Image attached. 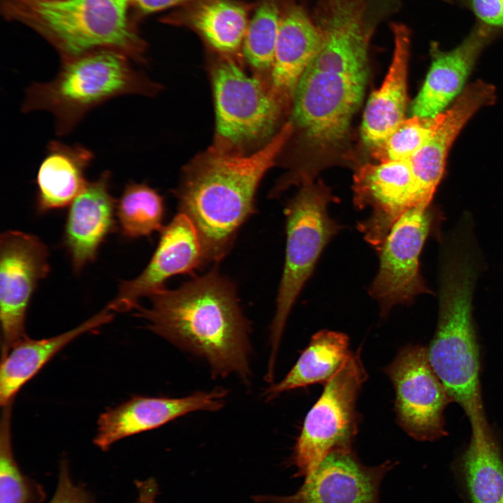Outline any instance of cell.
Listing matches in <instances>:
<instances>
[{"instance_id":"cell-27","label":"cell","mask_w":503,"mask_h":503,"mask_svg":"<svg viewBox=\"0 0 503 503\" xmlns=\"http://www.w3.org/2000/svg\"><path fill=\"white\" fill-rule=\"evenodd\" d=\"M163 198L144 183L126 185L116 205V216L122 235L128 238L149 236L162 228Z\"/></svg>"},{"instance_id":"cell-15","label":"cell","mask_w":503,"mask_h":503,"mask_svg":"<svg viewBox=\"0 0 503 503\" xmlns=\"http://www.w3.org/2000/svg\"><path fill=\"white\" fill-rule=\"evenodd\" d=\"M157 247L146 268L136 278L122 281L116 298L108 305L113 312L139 307V300L164 289L170 277L191 272L205 258L197 231L191 221L179 212L161 230Z\"/></svg>"},{"instance_id":"cell-29","label":"cell","mask_w":503,"mask_h":503,"mask_svg":"<svg viewBox=\"0 0 503 503\" xmlns=\"http://www.w3.org/2000/svg\"><path fill=\"white\" fill-rule=\"evenodd\" d=\"M281 17L274 0H263L249 22L242 49L247 61L258 71H272Z\"/></svg>"},{"instance_id":"cell-28","label":"cell","mask_w":503,"mask_h":503,"mask_svg":"<svg viewBox=\"0 0 503 503\" xmlns=\"http://www.w3.org/2000/svg\"><path fill=\"white\" fill-rule=\"evenodd\" d=\"M11 403L3 407L0 427V503H41L43 487L24 474L16 462L12 446Z\"/></svg>"},{"instance_id":"cell-34","label":"cell","mask_w":503,"mask_h":503,"mask_svg":"<svg viewBox=\"0 0 503 503\" xmlns=\"http://www.w3.org/2000/svg\"><path fill=\"white\" fill-rule=\"evenodd\" d=\"M138 497L136 503H154L157 493L156 482L152 479L137 481Z\"/></svg>"},{"instance_id":"cell-14","label":"cell","mask_w":503,"mask_h":503,"mask_svg":"<svg viewBox=\"0 0 503 503\" xmlns=\"http://www.w3.org/2000/svg\"><path fill=\"white\" fill-rule=\"evenodd\" d=\"M353 189L356 207L371 209L358 228L378 251L396 221L415 207L410 159L361 166L354 175Z\"/></svg>"},{"instance_id":"cell-4","label":"cell","mask_w":503,"mask_h":503,"mask_svg":"<svg viewBox=\"0 0 503 503\" xmlns=\"http://www.w3.org/2000/svg\"><path fill=\"white\" fill-rule=\"evenodd\" d=\"M131 0H5L8 17L45 38L61 61L112 50L138 62L145 44L130 17Z\"/></svg>"},{"instance_id":"cell-31","label":"cell","mask_w":503,"mask_h":503,"mask_svg":"<svg viewBox=\"0 0 503 503\" xmlns=\"http://www.w3.org/2000/svg\"><path fill=\"white\" fill-rule=\"evenodd\" d=\"M48 503H97L94 495L82 484L75 483L68 462H59L58 481L54 493Z\"/></svg>"},{"instance_id":"cell-9","label":"cell","mask_w":503,"mask_h":503,"mask_svg":"<svg viewBox=\"0 0 503 503\" xmlns=\"http://www.w3.org/2000/svg\"><path fill=\"white\" fill-rule=\"evenodd\" d=\"M212 85L218 147L228 150L270 137L282 105L270 85L231 61L214 68Z\"/></svg>"},{"instance_id":"cell-10","label":"cell","mask_w":503,"mask_h":503,"mask_svg":"<svg viewBox=\"0 0 503 503\" xmlns=\"http://www.w3.org/2000/svg\"><path fill=\"white\" fill-rule=\"evenodd\" d=\"M385 372L395 389V414L402 428L420 441L446 435L443 413L453 400L432 369L427 349L403 347Z\"/></svg>"},{"instance_id":"cell-23","label":"cell","mask_w":503,"mask_h":503,"mask_svg":"<svg viewBox=\"0 0 503 503\" xmlns=\"http://www.w3.org/2000/svg\"><path fill=\"white\" fill-rule=\"evenodd\" d=\"M93 152L80 144L51 140L36 175V207L40 213L70 205L88 181L85 172Z\"/></svg>"},{"instance_id":"cell-5","label":"cell","mask_w":503,"mask_h":503,"mask_svg":"<svg viewBox=\"0 0 503 503\" xmlns=\"http://www.w3.org/2000/svg\"><path fill=\"white\" fill-rule=\"evenodd\" d=\"M129 59L115 50H99L61 61L55 78L27 89L22 111L50 112L57 136H64L89 111L111 99L155 94L157 85L135 70Z\"/></svg>"},{"instance_id":"cell-20","label":"cell","mask_w":503,"mask_h":503,"mask_svg":"<svg viewBox=\"0 0 503 503\" xmlns=\"http://www.w3.org/2000/svg\"><path fill=\"white\" fill-rule=\"evenodd\" d=\"M392 29L395 48L391 66L380 88L372 93L363 115L361 136L370 147L406 119L410 33L401 24H394Z\"/></svg>"},{"instance_id":"cell-11","label":"cell","mask_w":503,"mask_h":503,"mask_svg":"<svg viewBox=\"0 0 503 503\" xmlns=\"http://www.w3.org/2000/svg\"><path fill=\"white\" fill-rule=\"evenodd\" d=\"M431 219L427 205L409 209L393 224L377 251L379 270L369 292L379 302L382 315L426 291L419 272V256Z\"/></svg>"},{"instance_id":"cell-17","label":"cell","mask_w":503,"mask_h":503,"mask_svg":"<svg viewBox=\"0 0 503 503\" xmlns=\"http://www.w3.org/2000/svg\"><path fill=\"white\" fill-rule=\"evenodd\" d=\"M227 391L217 388L179 398L135 396L106 410L98 420L94 442L103 451L125 437L161 426L196 411H217L224 404Z\"/></svg>"},{"instance_id":"cell-25","label":"cell","mask_w":503,"mask_h":503,"mask_svg":"<svg viewBox=\"0 0 503 503\" xmlns=\"http://www.w3.org/2000/svg\"><path fill=\"white\" fill-rule=\"evenodd\" d=\"M462 471L471 503H503V458L487 422L472 425Z\"/></svg>"},{"instance_id":"cell-22","label":"cell","mask_w":503,"mask_h":503,"mask_svg":"<svg viewBox=\"0 0 503 503\" xmlns=\"http://www.w3.org/2000/svg\"><path fill=\"white\" fill-rule=\"evenodd\" d=\"M113 312L108 305L99 313L68 331L41 340L26 337L12 347L2 356L0 368L1 406L11 403L19 390L72 340L110 322L113 318Z\"/></svg>"},{"instance_id":"cell-1","label":"cell","mask_w":503,"mask_h":503,"mask_svg":"<svg viewBox=\"0 0 503 503\" xmlns=\"http://www.w3.org/2000/svg\"><path fill=\"white\" fill-rule=\"evenodd\" d=\"M321 45L301 76L293 116L313 146L329 149L345 138L368 74V36L353 3H335Z\"/></svg>"},{"instance_id":"cell-32","label":"cell","mask_w":503,"mask_h":503,"mask_svg":"<svg viewBox=\"0 0 503 503\" xmlns=\"http://www.w3.org/2000/svg\"><path fill=\"white\" fill-rule=\"evenodd\" d=\"M469 10L477 22L503 34V0H444Z\"/></svg>"},{"instance_id":"cell-33","label":"cell","mask_w":503,"mask_h":503,"mask_svg":"<svg viewBox=\"0 0 503 503\" xmlns=\"http://www.w3.org/2000/svg\"><path fill=\"white\" fill-rule=\"evenodd\" d=\"M194 0H131V6L142 15L157 13Z\"/></svg>"},{"instance_id":"cell-13","label":"cell","mask_w":503,"mask_h":503,"mask_svg":"<svg viewBox=\"0 0 503 503\" xmlns=\"http://www.w3.org/2000/svg\"><path fill=\"white\" fill-rule=\"evenodd\" d=\"M394 464L363 465L352 449L330 452L301 487L287 496L267 495L256 501L269 503H379L380 484Z\"/></svg>"},{"instance_id":"cell-30","label":"cell","mask_w":503,"mask_h":503,"mask_svg":"<svg viewBox=\"0 0 503 503\" xmlns=\"http://www.w3.org/2000/svg\"><path fill=\"white\" fill-rule=\"evenodd\" d=\"M439 119L416 115L404 119L384 140L371 147L372 156L381 162L410 159L428 141Z\"/></svg>"},{"instance_id":"cell-6","label":"cell","mask_w":503,"mask_h":503,"mask_svg":"<svg viewBox=\"0 0 503 503\" xmlns=\"http://www.w3.org/2000/svg\"><path fill=\"white\" fill-rule=\"evenodd\" d=\"M473 273L458 262L443 280L437 330L427 353L451 398L471 424L486 421L479 382V351L472 318Z\"/></svg>"},{"instance_id":"cell-35","label":"cell","mask_w":503,"mask_h":503,"mask_svg":"<svg viewBox=\"0 0 503 503\" xmlns=\"http://www.w3.org/2000/svg\"><path fill=\"white\" fill-rule=\"evenodd\" d=\"M398 1V0H374L377 4L384 8H391Z\"/></svg>"},{"instance_id":"cell-8","label":"cell","mask_w":503,"mask_h":503,"mask_svg":"<svg viewBox=\"0 0 503 503\" xmlns=\"http://www.w3.org/2000/svg\"><path fill=\"white\" fill-rule=\"evenodd\" d=\"M366 379L357 351L326 383L321 397L305 418L294 447L297 476L310 474L333 451L352 449L358 425L356 402Z\"/></svg>"},{"instance_id":"cell-2","label":"cell","mask_w":503,"mask_h":503,"mask_svg":"<svg viewBox=\"0 0 503 503\" xmlns=\"http://www.w3.org/2000/svg\"><path fill=\"white\" fill-rule=\"evenodd\" d=\"M150 308L137 307L148 328L179 348L204 358L214 376L236 374L248 381L249 324L234 284L216 270L150 296Z\"/></svg>"},{"instance_id":"cell-26","label":"cell","mask_w":503,"mask_h":503,"mask_svg":"<svg viewBox=\"0 0 503 503\" xmlns=\"http://www.w3.org/2000/svg\"><path fill=\"white\" fill-rule=\"evenodd\" d=\"M182 22L214 50L232 54L242 48L249 24L245 6L233 0H194Z\"/></svg>"},{"instance_id":"cell-21","label":"cell","mask_w":503,"mask_h":503,"mask_svg":"<svg viewBox=\"0 0 503 503\" xmlns=\"http://www.w3.org/2000/svg\"><path fill=\"white\" fill-rule=\"evenodd\" d=\"M322 40L321 29L300 7L292 6L282 14L270 85L282 104L293 99L298 82Z\"/></svg>"},{"instance_id":"cell-19","label":"cell","mask_w":503,"mask_h":503,"mask_svg":"<svg viewBox=\"0 0 503 503\" xmlns=\"http://www.w3.org/2000/svg\"><path fill=\"white\" fill-rule=\"evenodd\" d=\"M110 173L87 182L69 207L64 242L73 269L80 271L93 262L99 249L115 226L116 201L110 192Z\"/></svg>"},{"instance_id":"cell-3","label":"cell","mask_w":503,"mask_h":503,"mask_svg":"<svg viewBox=\"0 0 503 503\" xmlns=\"http://www.w3.org/2000/svg\"><path fill=\"white\" fill-rule=\"evenodd\" d=\"M288 122L258 151L243 155L213 147L187 168L177 191L180 212L193 223L206 261L229 252L242 224L254 212L258 187L289 140Z\"/></svg>"},{"instance_id":"cell-7","label":"cell","mask_w":503,"mask_h":503,"mask_svg":"<svg viewBox=\"0 0 503 503\" xmlns=\"http://www.w3.org/2000/svg\"><path fill=\"white\" fill-rule=\"evenodd\" d=\"M333 201L329 189L307 179L302 181V187L285 207V262L270 329V367H275L282 332L293 303L323 249L341 228L328 212V205Z\"/></svg>"},{"instance_id":"cell-18","label":"cell","mask_w":503,"mask_h":503,"mask_svg":"<svg viewBox=\"0 0 503 503\" xmlns=\"http://www.w3.org/2000/svg\"><path fill=\"white\" fill-rule=\"evenodd\" d=\"M499 33L478 22L455 48L441 51L432 45V61L412 105L413 115L430 117L443 110L460 92L479 55Z\"/></svg>"},{"instance_id":"cell-24","label":"cell","mask_w":503,"mask_h":503,"mask_svg":"<svg viewBox=\"0 0 503 503\" xmlns=\"http://www.w3.org/2000/svg\"><path fill=\"white\" fill-rule=\"evenodd\" d=\"M349 346V337L342 333L327 330L317 332L286 376L266 391V400L290 390L326 383L351 356Z\"/></svg>"},{"instance_id":"cell-12","label":"cell","mask_w":503,"mask_h":503,"mask_svg":"<svg viewBox=\"0 0 503 503\" xmlns=\"http://www.w3.org/2000/svg\"><path fill=\"white\" fill-rule=\"evenodd\" d=\"M50 271L48 250L36 235L8 231L0 237V320L2 356L25 338L32 295Z\"/></svg>"},{"instance_id":"cell-16","label":"cell","mask_w":503,"mask_h":503,"mask_svg":"<svg viewBox=\"0 0 503 503\" xmlns=\"http://www.w3.org/2000/svg\"><path fill=\"white\" fill-rule=\"evenodd\" d=\"M496 99L495 88L478 80L467 85L453 105L439 113L428 141L409 159L414 176L415 205H429L444 172L448 153L467 122Z\"/></svg>"}]
</instances>
